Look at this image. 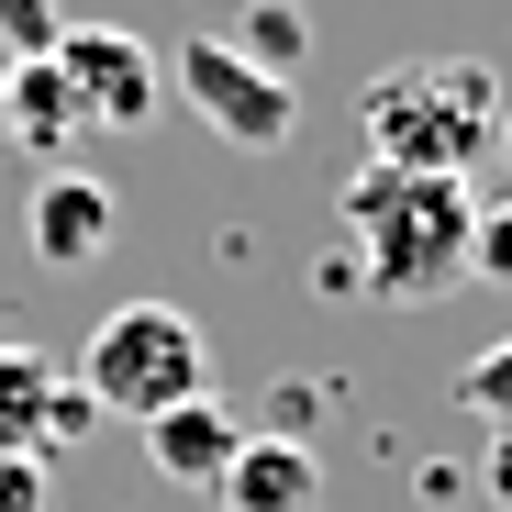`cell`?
Segmentation results:
<instances>
[{
    "mask_svg": "<svg viewBox=\"0 0 512 512\" xmlns=\"http://www.w3.org/2000/svg\"><path fill=\"white\" fill-rule=\"evenodd\" d=\"M346 245H357V279L401 312L423 301H457L479 279V190L468 179H412V167H357L346 190Z\"/></svg>",
    "mask_w": 512,
    "mask_h": 512,
    "instance_id": "1",
    "label": "cell"
},
{
    "mask_svg": "<svg viewBox=\"0 0 512 512\" xmlns=\"http://www.w3.org/2000/svg\"><path fill=\"white\" fill-rule=\"evenodd\" d=\"M368 167H412V179H468L501 134V78L490 56H401L368 78Z\"/></svg>",
    "mask_w": 512,
    "mask_h": 512,
    "instance_id": "2",
    "label": "cell"
},
{
    "mask_svg": "<svg viewBox=\"0 0 512 512\" xmlns=\"http://www.w3.org/2000/svg\"><path fill=\"white\" fill-rule=\"evenodd\" d=\"M67 379L90 390L101 412L156 423V412H179V401L212 390V346H201V323H190L179 301H123V312H101V334L78 346Z\"/></svg>",
    "mask_w": 512,
    "mask_h": 512,
    "instance_id": "3",
    "label": "cell"
},
{
    "mask_svg": "<svg viewBox=\"0 0 512 512\" xmlns=\"http://www.w3.org/2000/svg\"><path fill=\"white\" fill-rule=\"evenodd\" d=\"M167 90H179L234 156H279L301 134V78H268L256 56H234L223 34H190L179 56H167Z\"/></svg>",
    "mask_w": 512,
    "mask_h": 512,
    "instance_id": "4",
    "label": "cell"
},
{
    "mask_svg": "<svg viewBox=\"0 0 512 512\" xmlns=\"http://www.w3.org/2000/svg\"><path fill=\"white\" fill-rule=\"evenodd\" d=\"M56 78H67V101L90 134H145L167 112V56L123 23H67L56 34Z\"/></svg>",
    "mask_w": 512,
    "mask_h": 512,
    "instance_id": "5",
    "label": "cell"
},
{
    "mask_svg": "<svg viewBox=\"0 0 512 512\" xmlns=\"http://www.w3.org/2000/svg\"><path fill=\"white\" fill-rule=\"evenodd\" d=\"M123 201L90 179V167H34V190H23V245L45 256V268H90V256L112 245Z\"/></svg>",
    "mask_w": 512,
    "mask_h": 512,
    "instance_id": "6",
    "label": "cell"
},
{
    "mask_svg": "<svg viewBox=\"0 0 512 512\" xmlns=\"http://www.w3.org/2000/svg\"><path fill=\"white\" fill-rule=\"evenodd\" d=\"M212 501H223V512H312V501H323V457H312L301 435H245L234 468L212 479Z\"/></svg>",
    "mask_w": 512,
    "mask_h": 512,
    "instance_id": "7",
    "label": "cell"
},
{
    "mask_svg": "<svg viewBox=\"0 0 512 512\" xmlns=\"http://www.w3.org/2000/svg\"><path fill=\"white\" fill-rule=\"evenodd\" d=\"M234 446H245V423L201 390V401H179V412H156L145 423V457L167 468V479H179V490H212L223 468H234Z\"/></svg>",
    "mask_w": 512,
    "mask_h": 512,
    "instance_id": "8",
    "label": "cell"
},
{
    "mask_svg": "<svg viewBox=\"0 0 512 512\" xmlns=\"http://www.w3.org/2000/svg\"><path fill=\"white\" fill-rule=\"evenodd\" d=\"M56 390H67V368H45V346H12V334H0V457H34L45 446Z\"/></svg>",
    "mask_w": 512,
    "mask_h": 512,
    "instance_id": "9",
    "label": "cell"
},
{
    "mask_svg": "<svg viewBox=\"0 0 512 512\" xmlns=\"http://www.w3.org/2000/svg\"><path fill=\"white\" fill-rule=\"evenodd\" d=\"M67 134H90V123H78L56 56H23V67H12V145H67Z\"/></svg>",
    "mask_w": 512,
    "mask_h": 512,
    "instance_id": "10",
    "label": "cell"
},
{
    "mask_svg": "<svg viewBox=\"0 0 512 512\" xmlns=\"http://www.w3.org/2000/svg\"><path fill=\"white\" fill-rule=\"evenodd\" d=\"M234 56H256V67H268V78H301V45H312V12H301V0H256V12H245V34H223Z\"/></svg>",
    "mask_w": 512,
    "mask_h": 512,
    "instance_id": "11",
    "label": "cell"
},
{
    "mask_svg": "<svg viewBox=\"0 0 512 512\" xmlns=\"http://www.w3.org/2000/svg\"><path fill=\"white\" fill-rule=\"evenodd\" d=\"M457 401H468V412L490 423V435H501V423H512V334H501L490 357H468V368H457Z\"/></svg>",
    "mask_w": 512,
    "mask_h": 512,
    "instance_id": "12",
    "label": "cell"
},
{
    "mask_svg": "<svg viewBox=\"0 0 512 512\" xmlns=\"http://www.w3.org/2000/svg\"><path fill=\"white\" fill-rule=\"evenodd\" d=\"M56 34H67L56 0H0V45H12V67L23 56H56Z\"/></svg>",
    "mask_w": 512,
    "mask_h": 512,
    "instance_id": "13",
    "label": "cell"
},
{
    "mask_svg": "<svg viewBox=\"0 0 512 512\" xmlns=\"http://www.w3.org/2000/svg\"><path fill=\"white\" fill-rule=\"evenodd\" d=\"M90 423H101V401H90V390L67 379V390H56V412H45V457H67L78 435H90Z\"/></svg>",
    "mask_w": 512,
    "mask_h": 512,
    "instance_id": "14",
    "label": "cell"
},
{
    "mask_svg": "<svg viewBox=\"0 0 512 512\" xmlns=\"http://www.w3.org/2000/svg\"><path fill=\"white\" fill-rule=\"evenodd\" d=\"M468 256H479V279H501V290H512V201H490V212H479V245H468Z\"/></svg>",
    "mask_w": 512,
    "mask_h": 512,
    "instance_id": "15",
    "label": "cell"
},
{
    "mask_svg": "<svg viewBox=\"0 0 512 512\" xmlns=\"http://www.w3.org/2000/svg\"><path fill=\"white\" fill-rule=\"evenodd\" d=\"M0 512H45V457H0Z\"/></svg>",
    "mask_w": 512,
    "mask_h": 512,
    "instance_id": "16",
    "label": "cell"
},
{
    "mask_svg": "<svg viewBox=\"0 0 512 512\" xmlns=\"http://www.w3.org/2000/svg\"><path fill=\"white\" fill-rule=\"evenodd\" d=\"M479 490L512 512V423H501V435H490V457H479Z\"/></svg>",
    "mask_w": 512,
    "mask_h": 512,
    "instance_id": "17",
    "label": "cell"
},
{
    "mask_svg": "<svg viewBox=\"0 0 512 512\" xmlns=\"http://www.w3.org/2000/svg\"><path fill=\"white\" fill-rule=\"evenodd\" d=\"M0 145H12V67H0Z\"/></svg>",
    "mask_w": 512,
    "mask_h": 512,
    "instance_id": "18",
    "label": "cell"
},
{
    "mask_svg": "<svg viewBox=\"0 0 512 512\" xmlns=\"http://www.w3.org/2000/svg\"><path fill=\"white\" fill-rule=\"evenodd\" d=\"M501 134H512V112H501Z\"/></svg>",
    "mask_w": 512,
    "mask_h": 512,
    "instance_id": "19",
    "label": "cell"
}]
</instances>
